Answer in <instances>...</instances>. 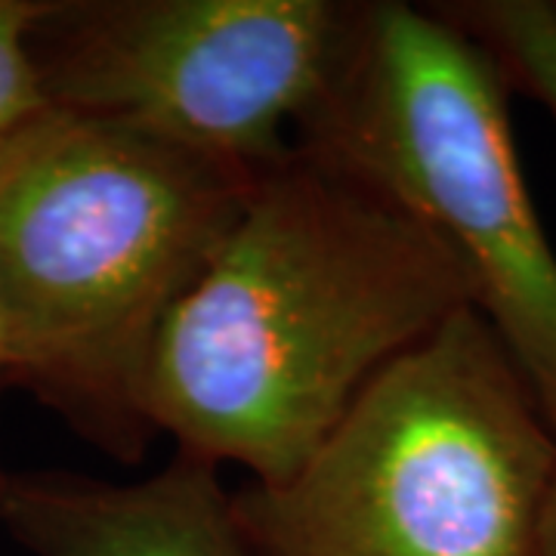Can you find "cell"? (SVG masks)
I'll use <instances>...</instances> for the list:
<instances>
[{
    "mask_svg": "<svg viewBox=\"0 0 556 556\" xmlns=\"http://www.w3.org/2000/svg\"><path fill=\"white\" fill-rule=\"evenodd\" d=\"M464 306L473 285L445 241L371 182L294 149L254 179L164 325L146 415L182 455L276 485Z\"/></svg>",
    "mask_w": 556,
    "mask_h": 556,
    "instance_id": "obj_1",
    "label": "cell"
},
{
    "mask_svg": "<svg viewBox=\"0 0 556 556\" xmlns=\"http://www.w3.org/2000/svg\"><path fill=\"white\" fill-rule=\"evenodd\" d=\"M257 174L142 130L47 109L0 149L10 387L137 464L159 437L161 331L239 223Z\"/></svg>",
    "mask_w": 556,
    "mask_h": 556,
    "instance_id": "obj_2",
    "label": "cell"
},
{
    "mask_svg": "<svg viewBox=\"0 0 556 556\" xmlns=\"http://www.w3.org/2000/svg\"><path fill=\"white\" fill-rule=\"evenodd\" d=\"M556 433L464 306L393 362L294 477L232 507L260 556H538Z\"/></svg>",
    "mask_w": 556,
    "mask_h": 556,
    "instance_id": "obj_3",
    "label": "cell"
},
{
    "mask_svg": "<svg viewBox=\"0 0 556 556\" xmlns=\"http://www.w3.org/2000/svg\"><path fill=\"white\" fill-rule=\"evenodd\" d=\"M507 84L437 7L362 3L353 50L298 146L415 214L556 433V251L519 167Z\"/></svg>",
    "mask_w": 556,
    "mask_h": 556,
    "instance_id": "obj_4",
    "label": "cell"
},
{
    "mask_svg": "<svg viewBox=\"0 0 556 556\" xmlns=\"http://www.w3.org/2000/svg\"><path fill=\"white\" fill-rule=\"evenodd\" d=\"M358 20L346 0H47L31 53L53 109L260 177L294 155Z\"/></svg>",
    "mask_w": 556,
    "mask_h": 556,
    "instance_id": "obj_5",
    "label": "cell"
},
{
    "mask_svg": "<svg viewBox=\"0 0 556 556\" xmlns=\"http://www.w3.org/2000/svg\"><path fill=\"white\" fill-rule=\"evenodd\" d=\"M0 526L31 556H260L217 464L182 452L139 482L10 477Z\"/></svg>",
    "mask_w": 556,
    "mask_h": 556,
    "instance_id": "obj_6",
    "label": "cell"
},
{
    "mask_svg": "<svg viewBox=\"0 0 556 556\" xmlns=\"http://www.w3.org/2000/svg\"><path fill=\"white\" fill-rule=\"evenodd\" d=\"M437 10L489 53L507 90L544 105L556 124V3L457 0Z\"/></svg>",
    "mask_w": 556,
    "mask_h": 556,
    "instance_id": "obj_7",
    "label": "cell"
},
{
    "mask_svg": "<svg viewBox=\"0 0 556 556\" xmlns=\"http://www.w3.org/2000/svg\"><path fill=\"white\" fill-rule=\"evenodd\" d=\"M43 3L0 0V149L50 109L31 53V31Z\"/></svg>",
    "mask_w": 556,
    "mask_h": 556,
    "instance_id": "obj_8",
    "label": "cell"
},
{
    "mask_svg": "<svg viewBox=\"0 0 556 556\" xmlns=\"http://www.w3.org/2000/svg\"><path fill=\"white\" fill-rule=\"evenodd\" d=\"M538 556H556V482L551 501H547V514L541 522V541H538Z\"/></svg>",
    "mask_w": 556,
    "mask_h": 556,
    "instance_id": "obj_9",
    "label": "cell"
},
{
    "mask_svg": "<svg viewBox=\"0 0 556 556\" xmlns=\"http://www.w3.org/2000/svg\"><path fill=\"white\" fill-rule=\"evenodd\" d=\"M10 365H13V358H10V338H7V325H3V313H0V380L10 387Z\"/></svg>",
    "mask_w": 556,
    "mask_h": 556,
    "instance_id": "obj_10",
    "label": "cell"
},
{
    "mask_svg": "<svg viewBox=\"0 0 556 556\" xmlns=\"http://www.w3.org/2000/svg\"><path fill=\"white\" fill-rule=\"evenodd\" d=\"M3 387H7V383L0 380V390H3ZM7 485H10V477H7V473L0 470V519H3V501H7Z\"/></svg>",
    "mask_w": 556,
    "mask_h": 556,
    "instance_id": "obj_11",
    "label": "cell"
}]
</instances>
